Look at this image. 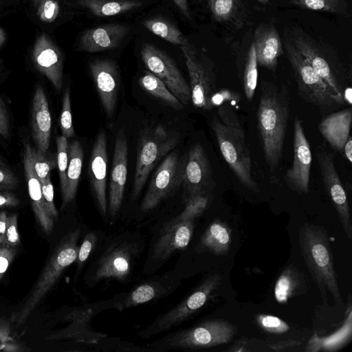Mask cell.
I'll list each match as a JSON object with an SVG mask.
<instances>
[{
    "instance_id": "obj_1",
    "label": "cell",
    "mask_w": 352,
    "mask_h": 352,
    "mask_svg": "<svg viewBox=\"0 0 352 352\" xmlns=\"http://www.w3.org/2000/svg\"><path fill=\"white\" fill-rule=\"evenodd\" d=\"M256 111L258 136L264 158L272 173L279 166L289 116L287 88L263 80Z\"/></svg>"
},
{
    "instance_id": "obj_2",
    "label": "cell",
    "mask_w": 352,
    "mask_h": 352,
    "mask_svg": "<svg viewBox=\"0 0 352 352\" xmlns=\"http://www.w3.org/2000/svg\"><path fill=\"white\" fill-rule=\"evenodd\" d=\"M292 44L314 69L340 106L351 104V76L338 58L300 27L285 31Z\"/></svg>"
},
{
    "instance_id": "obj_3",
    "label": "cell",
    "mask_w": 352,
    "mask_h": 352,
    "mask_svg": "<svg viewBox=\"0 0 352 352\" xmlns=\"http://www.w3.org/2000/svg\"><path fill=\"white\" fill-rule=\"evenodd\" d=\"M298 241L302 256L322 298L326 301L327 289L335 301L342 306L331 248L325 230L320 226L306 223L299 229Z\"/></svg>"
},
{
    "instance_id": "obj_4",
    "label": "cell",
    "mask_w": 352,
    "mask_h": 352,
    "mask_svg": "<svg viewBox=\"0 0 352 352\" xmlns=\"http://www.w3.org/2000/svg\"><path fill=\"white\" fill-rule=\"evenodd\" d=\"M80 235L79 229L70 232L56 246L23 305L11 315V322L17 327L22 325L28 320L36 307L58 280L63 272L76 261Z\"/></svg>"
},
{
    "instance_id": "obj_5",
    "label": "cell",
    "mask_w": 352,
    "mask_h": 352,
    "mask_svg": "<svg viewBox=\"0 0 352 352\" xmlns=\"http://www.w3.org/2000/svg\"><path fill=\"white\" fill-rule=\"evenodd\" d=\"M284 52L288 59L297 85L298 96L306 102L328 111L340 106L322 78L300 54L284 32Z\"/></svg>"
},
{
    "instance_id": "obj_6",
    "label": "cell",
    "mask_w": 352,
    "mask_h": 352,
    "mask_svg": "<svg viewBox=\"0 0 352 352\" xmlns=\"http://www.w3.org/2000/svg\"><path fill=\"white\" fill-rule=\"evenodd\" d=\"M179 142V135L159 124L146 129L140 135L132 198L141 192L151 171L157 163Z\"/></svg>"
},
{
    "instance_id": "obj_7",
    "label": "cell",
    "mask_w": 352,
    "mask_h": 352,
    "mask_svg": "<svg viewBox=\"0 0 352 352\" xmlns=\"http://www.w3.org/2000/svg\"><path fill=\"white\" fill-rule=\"evenodd\" d=\"M236 331L229 322L215 318L176 332L164 340L167 348L205 349L230 342Z\"/></svg>"
},
{
    "instance_id": "obj_8",
    "label": "cell",
    "mask_w": 352,
    "mask_h": 352,
    "mask_svg": "<svg viewBox=\"0 0 352 352\" xmlns=\"http://www.w3.org/2000/svg\"><path fill=\"white\" fill-rule=\"evenodd\" d=\"M221 155L239 182L248 190L258 192L254 180L250 151L245 141L240 140L217 118L210 122Z\"/></svg>"
},
{
    "instance_id": "obj_9",
    "label": "cell",
    "mask_w": 352,
    "mask_h": 352,
    "mask_svg": "<svg viewBox=\"0 0 352 352\" xmlns=\"http://www.w3.org/2000/svg\"><path fill=\"white\" fill-rule=\"evenodd\" d=\"M221 276L219 274H215L208 276L179 304L160 316L142 333L141 336L149 337L168 330L184 322L206 303L211 294L221 285Z\"/></svg>"
},
{
    "instance_id": "obj_10",
    "label": "cell",
    "mask_w": 352,
    "mask_h": 352,
    "mask_svg": "<svg viewBox=\"0 0 352 352\" xmlns=\"http://www.w3.org/2000/svg\"><path fill=\"white\" fill-rule=\"evenodd\" d=\"M190 77L191 101L196 108L211 109L210 99L216 91L213 66L188 41L180 45Z\"/></svg>"
},
{
    "instance_id": "obj_11",
    "label": "cell",
    "mask_w": 352,
    "mask_h": 352,
    "mask_svg": "<svg viewBox=\"0 0 352 352\" xmlns=\"http://www.w3.org/2000/svg\"><path fill=\"white\" fill-rule=\"evenodd\" d=\"M141 58L148 70L159 78L183 104L191 100L190 85L166 54L153 45L145 43L141 50Z\"/></svg>"
},
{
    "instance_id": "obj_12",
    "label": "cell",
    "mask_w": 352,
    "mask_h": 352,
    "mask_svg": "<svg viewBox=\"0 0 352 352\" xmlns=\"http://www.w3.org/2000/svg\"><path fill=\"white\" fill-rule=\"evenodd\" d=\"M182 185L180 157L177 151L168 154L155 170L140 209L148 212L155 208Z\"/></svg>"
},
{
    "instance_id": "obj_13",
    "label": "cell",
    "mask_w": 352,
    "mask_h": 352,
    "mask_svg": "<svg viewBox=\"0 0 352 352\" xmlns=\"http://www.w3.org/2000/svg\"><path fill=\"white\" fill-rule=\"evenodd\" d=\"M318 166L326 192L329 195L345 231L352 239V225L346 193L336 169L333 154L323 146L316 152Z\"/></svg>"
},
{
    "instance_id": "obj_14",
    "label": "cell",
    "mask_w": 352,
    "mask_h": 352,
    "mask_svg": "<svg viewBox=\"0 0 352 352\" xmlns=\"http://www.w3.org/2000/svg\"><path fill=\"white\" fill-rule=\"evenodd\" d=\"M293 148L292 166L285 172L284 182L292 190L300 195L307 194L312 155L302 122L298 116L294 121Z\"/></svg>"
},
{
    "instance_id": "obj_15",
    "label": "cell",
    "mask_w": 352,
    "mask_h": 352,
    "mask_svg": "<svg viewBox=\"0 0 352 352\" xmlns=\"http://www.w3.org/2000/svg\"><path fill=\"white\" fill-rule=\"evenodd\" d=\"M182 185L188 197L206 192L210 184L212 170L203 146L195 144L180 157Z\"/></svg>"
},
{
    "instance_id": "obj_16",
    "label": "cell",
    "mask_w": 352,
    "mask_h": 352,
    "mask_svg": "<svg viewBox=\"0 0 352 352\" xmlns=\"http://www.w3.org/2000/svg\"><path fill=\"white\" fill-rule=\"evenodd\" d=\"M32 59L36 69L52 82L57 91H60L63 87V55L45 32L37 36L32 50Z\"/></svg>"
},
{
    "instance_id": "obj_17",
    "label": "cell",
    "mask_w": 352,
    "mask_h": 352,
    "mask_svg": "<svg viewBox=\"0 0 352 352\" xmlns=\"http://www.w3.org/2000/svg\"><path fill=\"white\" fill-rule=\"evenodd\" d=\"M128 146L123 129L116 137L109 184V212L115 217L122 205L127 175Z\"/></svg>"
},
{
    "instance_id": "obj_18",
    "label": "cell",
    "mask_w": 352,
    "mask_h": 352,
    "mask_svg": "<svg viewBox=\"0 0 352 352\" xmlns=\"http://www.w3.org/2000/svg\"><path fill=\"white\" fill-rule=\"evenodd\" d=\"M89 69L103 109L106 114L111 117L120 87L117 65L110 60H96L91 63Z\"/></svg>"
},
{
    "instance_id": "obj_19",
    "label": "cell",
    "mask_w": 352,
    "mask_h": 352,
    "mask_svg": "<svg viewBox=\"0 0 352 352\" xmlns=\"http://www.w3.org/2000/svg\"><path fill=\"white\" fill-rule=\"evenodd\" d=\"M107 140L101 131L94 144L89 163V175L92 190L100 213L105 215L107 201Z\"/></svg>"
},
{
    "instance_id": "obj_20",
    "label": "cell",
    "mask_w": 352,
    "mask_h": 352,
    "mask_svg": "<svg viewBox=\"0 0 352 352\" xmlns=\"http://www.w3.org/2000/svg\"><path fill=\"white\" fill-rule=\"evenodd\" d=\"M134 250L132 245L124 243L111 247L99 259L93 280L110 278L124 280L131 272Z\"/></svg>"
},
{
    "instance_id": "obj_21",
    "label": "cell",
    "mask_w": 352,
    "mask_h": 352,
    "mask_svg": "<svg viewBox=\"0 0 352 352\" xmlns=\"http://www.w3.org/2000/svg\"><path fill=\"white\" fill-rule=\"evenodd\" d=\"M23 166L28 193L36 220L46 235H50L54 227V219L48 211L41 190V182L36 175L32 162L31 145L27 142L23 152Z\"/></svg>"
},
{
    "instance_id": "obj_22",
    "label": "cell",
    "mask_w": 352,
    "mask_h": 352,
    "mask_svg": "<svg viewBox=\"0 0 352 352\" xmlns=\"http://www.w3.org/2000/svg\"><path fill=\"white\" fill-rule=\"evenodd\" d=\"M194 220L173 219L165 226L153 251V258L163 260L176 250H183L189 244L194 230Z\"/></svg>"
},
{
    "instance_id": "obj_23",
    "label": "cell",
    "mask_w": 352,
    "mask_h": 352,
    "mask_svg": "<svg viewBox=\"0 0 352 352\" xmlns=\"http://www.w3.org/2000/svg\"><path fill=\"white\" fill-rule=\"evenodd\" d=\"M258 65L275 71L278 58L284 54L282 40L272 23H262L254 30L253 41Z\"/></svg>"
},
{
    "instance_id": "obj_24",
    "label": "cell",
    "mask_w": 352,
    "mask_h": 352,
    "mask_svg": "<svg viewBox=\"0 0 352 352\" xmlns=\"http://www.w3.org/2000/svg\"><path fill=\"white\" fill-rule=\"evenodd\" d=\"M127 26L111 23L89 29L81 36L79 50L86 52H98L116 47L126 36Z\"/></svg>"
},
{
    "instance_id": "obj_25",
    "label": "cell",
    "mask_w": 352,
    "mask_h": 352,
    "mask_svg": "<svg viewBox=\"0 0 352 352\" xmlns=\"http://www.w3.org/2000/svg\"><path fill=\"white\" fill-rule=\"evenodd\" d=\"M31 127L36 148L41 153H47L50 147L52 118L46 95L40 86L36 87L32 100Z\"/></svg>"
},
{
    "instance_id": "obj_26",
    "label": "cell",
    "mask_w": 352,
    "mask_h": 352,
    "mask_svg": "<svg viewBox=\"0 0 352 352\" xmlns=\"http://www.w3.org/2000/svg\"><path fill=\"white\" fill-rule=\"evenodd\" d=\"M351 121L352 109L349 107L324 118L318 123V129L333 148L342 152L350 135Z\"/></svg>"
},
{
    "instance_id": "obj_27",
    "label": "cell",
    "mask_w": 352,
    "mask_h": 352,
    "mask_svg": "<svg viewBox=\"0 0 352 352\" xmlns=\"http://www.w3.org/2000/svg\"><path fill=\"white\" fill-rule=\"evenodd\" d=\"M214 20L235 30L248 23L249 12L243 0H208Z\"/></svg>"
},
{
    "instance_id": "obj_28",
    "label": "cell",
    "mask_w": 352,
    "mask_h": 352,
    "mask_svg": "<svg viewBox=\"0 0 352 352\" xmlns=\"http://www.w3.org/2000/svg\"><path fill=\"white\" fill-rule=\"evenodd\" d=\"M343 324L336 332L326 337H320L315 332L305 349L307 352L335 351L346 345L352 338V307L350 298Z\"/></svg>"
},
{
    "instance_id": "obj_29",
    "label": "cell",
    "mask_w": 352,
    "mask_h": 352,
    "mask_svg": "<svg viewBox=\"0 0 352 352\" xmlns=\"http://www.w3.org/2000/svg\"><path fill=\"white\" fill-rule=\"evenodd\" d=\"M232 243V230L221 219H214L202 234L197 246L199 252H209L214 255L228 254Z\"/></svg>"
},
{
    "instance_id": "obj_30",
    "label": "cell",
    "mask_w": 352,
    "mask_h": 352,
    "mask_svg": "<svg viewBox=\"0 0 352 352\" xmlns=\"http://www.w3.org/2000/svg\"><path fill=\"white\" fill-rule=\"evenodd\" d=\"M83 156L80 143L78 140L72 141L69 144L66 184L65 190L62 193L61 209L65 208L75 198L81 175Z\"/></svg>"
},
{
    "instance_id": "obj_31",
    "label": "cell",
    "mask_w": 352,
    "mask_h": 352,
    "mask_svg": "<svg viewBox=\"0 0 352 352\" xmlns=\"http://www.w3.org/2000/svg\"><path fill=\"white\" fill-rule=\"evenodd\" d=\"M306 290L303 274L293 265H288L278 278L274 296L278 303H286L289 298L302 294Z\"/></svg>"
},
{
    "instance_id": "obj_32",
    "label": "cell",
    "mask_w": 352,
    "mask_h": 352,
    "mask_svg": "<svg viewBox=\"0 0 352 352\" xmlns=\"http://www.w3.org/2000/svg\"><path fill=\"white\" fill-rule=\"evenodd\" d=\"M82 7L100 17L121 14L142 6L140 0H76Z\"/></svg>"
},
{
    "instance_id": "obj_33",
    "label": "cell",
    "mask_w": 352,
    "mask_h": 352,
    "mask_svg": "<svg viewBox=\"0 0 352 352\" xmlns=\"http://www.w3.org/2000/svg\"><path fill=\"white\" fill-rule=\"evenodd\" d=\"M140 86L147 93L166 103L172 108L179 110L184 104L156 76L146 72L139 79Z\"/></svg>"
},
{
    "instance_id": "obj_34",
    "label": "cell",
    "mask_w": 352,
    "mask_h": 352,
    "mask_svg": "<svg viewBox=\"0 0 352 352\" xmlns=\"http://www.w3.org/2000/svg\"><path fill=\"white\" fill-rule=\"evenodd\" d=\"M166 288L158 282L151 281L142 284L133 289L118 306V309H123L147 302L154 298L162 296L167 292Z\"/></svg>"
},
{
    "instance_id": "obj_35",
    "label": "cell",
    "mask_w": 352,
    "mask_h": 352,
    "mask_svg": "<svg viewBox=\"0 0 352 352\" xmlns=\"http://www.w3.org/2000/svg\"><path fill=\"white\" fill-rule=\"evenodd\" d=\"M289 3L301 9L332 13L349 16L346 0H289Z\"/></svg>"
},
{
    "instance_id": "obj_36",
    "label": "cell",
    "mask_w": 352,
    "mask_h": 352,
    "mask_svg": "<svg viewBox=\"0 0 352 352\" xmlns=\"http://www.w3.org/2000/svg\"><path fill=\"white\" fill-rule=\"evenodd\" d=\"M148 30L175 45H182L187 39L182 32L168 21L161 18L149 19L143 22Z\"/></svg>"
},
{
    "instance_id": "obj_37",
    "label": "cell",
    "mask_w": 352,
    "mask_h": 352,
    "mask_svg": "<svg viewBox=\"0 0 352 352\" xmlns=\"http://www.w3.org/2000/svg\"><path fill=\"white\" fill-rule=\"evenodd\" d=\"M258 80V63L254 43L250 46L243 76V87L247 100L254 96Z\"/></svg>"
},
{
    "instance_id": "obj_38",
    "label": "cell",
    "mask_w": 352,
    "mask_h": 352,
    "mask_svg": "<svg viewBox=\"0 0 352 352\" xmlns=\"http://www.w3.org/2000/svg\"><path fill=\"white\" fill-rule=\"evenodd\" d=\"M31 157L33 169L40 182L50 174L52 169L57 166L56 153H41L31 146Z\"/></svg>"
},
{
    "instance_id": "obj_39",
    "label": "cell",
    "mask_w": 352,
    "mask_h": 352,
    "mask_svg": "<svg viewBox=\"0 0 352 352\" xmlns=\"http://www.w3.org/2000/svg\"><path fill=\"white\" fill-rule=\"evenodd\" d=\"M209 203L208 195L201 192L188 197L183 211L174 219L177 221L195 220L206 209Z\"/></svg>"
},
{
    "instance_id": "obj_40",
    "label": "cell",
    "mask_w": 352,
    "mask_h": 352,
    "mask_svg": "<svg viewBox=\"0 0 352 352\" xmlns=\"http://www.w3.org/2000/svg\"><path fill=\"white\" fill-rule=\"evenodd\" d=\"M217 108L221 122L240 140L245 141L244 131L232 104L226 102L217 106Z\"/></svg>"
},
{
    "instance_id": "obj_41",
    "label": "cell",
    "mask_w": 352,
    "mask_h": 352,
    "mask_svg": "<svg viewBox=\"0 0 352 352\" xmlns=\"http://www.w3.org/2000/svg\"><path fill=\"white\" fill-rule=\"evenodd\" d=\"M56 145L57 166L59 172L60 190L63 193L65 188L66 171L68 165L69 144L67 138L63 135L58 136L56 138Z\"/></svg>"
},
{
    "instance_id": "obj_42",
    "label": "cell",
    "mask_w": 352,
    "mask_h": 352,
    "mask_svg": "<svg viewBox=\"0 0 352 352\" xmlns=\"http://www.w3.org/2000/svg\"><path fill=\"white\" fill-rule=\"evenodd\" d=\"M256 322L258 327L266 332L282 334L289 330V326L280 318L265 314H258Z\"/></svg>"
},
{
    "instance_id": "obj_43",
    "label": "cell",
    "mask_w": 352,
    "mask_h": 352,
    "mask_svg": "<svg viewBox=\"0 0 352 352\" xmlns=\"http://www.w3.org/2000/svg\"><path fill=\"white\" fill-rule=\"evenodd\" d=\"M60 127L62 135L66 138H70L74 136L75 132L72 122L70 91L69 88L66 89L63 94L62 110L60 118Z\"/></svg>"
},
{
    "instance_id": "obj_44",
    "label": "cell",
    "mask_w": 352,
    "mask_h": 352,
    "mask_svg": "<svg viewBox=\"0 0 352 352\" xmlns=\"http://www.w3.org/2000/svg\"><path fill=\"white\" fill-rule=\"evenodd\" d=\"M60 12L58 0H40L37 6L36 14L45 23H53Z\"/></svg>"
},
{
    "instance_id": "obj_45",
    "label": "cell",
    "mask_w": 352,
    "mask_h": 352,
    "mask_svg": "<svg viewBox=\"0 0 352 352\" xmlns=\"http://www.w3.org/2000/svg\"><path fill=\"white\" fill-rule=\"evenodd\" d=\"M98 241V236L94 232H88L84 237L80 246L78 248L77 257L75 261L77 264V272H80L94 250Z\"/></svg>"
},
{
    "instance_id": "obj_46",
    "label": "cell",
    "mask_w": 352,
    "mask_h": 352,
    "mask_svg": "<svg viewBox=\"0 0 352 352\" xmlns=\"http://www.w3.org/2000/svg\"><path fill=\"white\" fill-rule=\"evenodd\" d=\"M17 223V214L13 213L8 215L7 225L5 233V243L14 248H18L21 243Z\"/></svg>"
},
{
    "instance_id": "obj_47",
    "label": "cell",
    "mask_w": 352,
    "mask_h": 352,
    "mask_svg": "<svg viewBox=\"0 0 352 352\" xmlns=\"http://www.w3.org/2000/svg\"><path fill=\"white\" fill-rule=\"evenodd\" d=\"M41 185L47 208L56 220L58 217V213L54 201V187L51 181V174H49L43 181L41 182Z\"/></svg>"
},
{
    "instance_id": "obj_48",
    "label": "cell",
    "mask_w": 352,
    "mask_h": 352,
    "mask_svg": "<svg viewBox=\"0 0 352 352\" xmlns=\"http://www.w3.org/2000/svg\"><path fill=\"white\" fill-rule=\"evenodd\" d=\"M240 100L241 96L239 93L224 89L214 93L210 99V104L212 109L226 102L231 104V102H234L236 104Z\"/></svg>"
},
{
    "instance_id": "obj_49",
    "label": "cell",
    "mask_w": 352,
    "mask_h": 352,
    "mask_svg": "<svg viewBox=\"0 0 352 352\" xmlns=\"http://www.w3.org/2000/svg\"><path fill=\"white\" fill-rule=\"evenodd\" d=\"M17 252V248L0 244V280L11 264Z\"/></svg>"
},
{
    "instance_id": "obj_50",
    "label": "cell",
    "mask_w": 352,
    "mask_h": 352,
    "mask_svg": "<svg viewBox=\"0 0 352 352\" xmlns=\"http://www.w3.org/2000/svg\"><path fill=\"white\" fill-rule=\"evenodd\" d=\"M18 184L19 179L15 175L5 166L0 165V190H14Z\"/></svg>"
},
{
    "instance_id": "obj_51",
    "label": "cell",
    "mask_w": 352,
    "mask_h": 352,
    "mask_svg": "<svg viewBox=\"0 0 352 352\" xmlns=\"http://www.w3.org/2000/svg\"><path fill=\"white\" fill-rule=\"evenodd\" d=\"M9 119L6 107L0 98V135L4 138L9 136Z\"/></svg>"
},
{
    "instance_id": "obj_52",
    "label": "cell",
    "mask_w": 352,
    "mask_h": 352,
    "mask_svg": "<svg viewBox=\"0 0 352 352\" xmlns=\"http://www.w3.org/2000/svg\"><path fill=\"white\" fill-rule=\"evenodd\" d=\"M19 204V199L14 194L8 191L0 190V208L16 207Z\"/></svg>"
},
{
    "instance_id": "obj_53",
    "label": "cell",
    "mask_w": 352,
    "mask_h": 352,
    "mask_svg": "<svg viewBox=\"0 0 352 352\" xmlns=\"http://www.w3.org/2000/svg\"><path fill=\"white\" fill-rule=\"evenodd\" d=\"M300 344V341L288 339L283 341H280L276 343L268 344L270 349L274 351H283L287 349L295 347Z\"/></svg>"
},
{
    "instance_id": "obj_54",
    "label": "cell",
    "mask_w": 352,
    "mask_h": 352,
    "mask_svg": "<svg viewBox=\"0 0 352 352\" xmlns=\"http://www.w3.org/2000/svg\"><path fill=\"white\" fill-rule=\"evenodd\" d=\"M24 346L12 339L0 342V351L21 352L24 351Z\"/></svg>"
},
{
    "instance_id": "obj_55",
    "label": "cell",
    "mask_w": 352,
    "mask_h": 352,
    "mask_svg": "<svg viewBox=\"0 0 352 352\" xmlns=\"http://www.w3.org/2000/svg\"><path fill=\"white\" fill-rule=\"evenodd\" d=\"M10 323L6 319L0 318V342L12 339Z\"/></svg>"
},
{
    "instance_id": "obj_56",
    "label": "cell",
    "mask_w": 352,
    "mask_h": 352,
    "mask_svg": "<svg viewBox=\"0 0 352 352\" xmlns=\"http://www.w3.org/2000/svg\"><path fill=\"white\" fill-rule=\"evenodd\" d=\"M8 214L6 211L0 212V244L5 243V233L7 225Z\"/></svg>"
},
{
    "instance_id": "obj_57",
    "label": "cell",
    "mask_w": 352,
    "mask_h": 352,
    "mask_svg": "<svg viewBox=\"0 0 352 352\" xmlns=\"http://www.w3.org/2000/svg\"><path fill=\"white\" fill-rule=\"evenodd\" d=\"M180 12L188 19H190V10L187 0H173Z\"/></svg>"
},
{
    "instance_id": "obj_58",
    "label": "cell",
    "mask_w": 352,
    "mask_h": 352,
    "mask_svg": "<svg viewBox=\"0 0 352 352\" xmlns=\"http://www.w3.org/2000/svg\"><path fill=\"white\" fill-rule=\"evenodd\" d=\"M346 160L351 163L352 162V138L351 135L348 138L344 148L343 151Z\"/></svg>"
},
{
    "instance_id": "obj_59",
    "label": "cell",
    "mask_w": 352,
    "mask_h": 352,
    "mask_svg": "<svg viewBox=\"0 0 352 352\" xmlns=\"http://www.w3.org/2000/svg\"><path fill=\"white\" fill-rule=\"evenodd\" d=\"M228 351H234V352H238V351H249V350L245 348V342H236L232 348L228 349Z\"/></svg>"
},
{
    "instance_id": "obj_60",
    "label": "cell",
    "mask_w": 352,
    "mask_h": 352,
    "mask_svg": "<svg viewBox=\"0 0 352 352\" xmlns=\"http://www.w3.org/2000/svg\"><path fill=\"white\" fill-rule=\"evenodd\" d=\"M6 35L4 30L0 28V47L6 41Z\"/></svg>"
},
{
    "instance_id": "obj_61",
    "label": "cell",
    "mask_w": 352,
    "mask_h": 352,
    "mask_svg": "<svg viewBox=\"0 0 352 352\" xmlns=\"http://www.w3.org/2000/svg\"><path fill=\"white\" fill-rule=\"evenodd\" d=\"M35 7H37L40 0H31Z\"/></svg>"
},
{
    "instance_id": "obj_62",
    "label": "cell",
    "mask_w": 352,
    "mask_h": 352,
    "mask_svg": "<svg viewBox=\"0 0 352 352\" xmlns=\"http://www.w3.org/2000/svg\"><path fill=\"white\" fill-rule=\"evenodd\" d=\"M258 2L263 3V4H265L268 2H270V1L272 0H257Z\"/></svg>"
},
{
    "instance_id": "obj_63",
    "label": "cell",
    "mask_w": 352,
    "mask_h": 352,
    "mask_svg": "<svg viewBox=\"0 0 352 352\" xmlns=\"http://www.w3.org/2000/svg\"><path fill=\"white\" fill-rule=\"evenodd\" d=\"M0 165L5 166L4 164L3 163L2 160H1V158H0Z\"/></svg>"
},
{
    "instance_id": "obj_64",
    "label": "cell",
    "mask_w": 352,
    "mask_h": 352,
    "mask_svg": "<svg viewBox=\"0 0 352 352\" xmlns=\"http://www.w3.org/2000/svg\"><path fill=\"white\" fill-rule=\"evenodd\" d=\"M1 1V0H0Z\"/></svg>"
}]
</instances>
